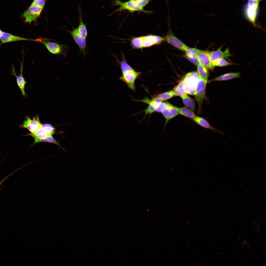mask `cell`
<instances>
[{
  "mask_svg": "<svg viewBox=\"0 0 266 266\" xmlns=\"http://www.w3.org/2000/svg\"><path fill=\"white\" fill-rule=\"evenodd\" d=\"M201 78L197 72L188 73L184 77V88L185 93L191 95H194L197 83Z\"/></svg>",
  "mask_w": 266,
  "mask_h": 266,
  "instance_id": "1",
  "label": "cell"
},
{
  "mask_svg": "<svg viewBox=\"0 0 266 266\" xmlns=\"http://www.w3.org/2000/svg\"><path fill=\"white\" fill-rule=\"evenodd\" d=\"M259 2L248 0L244 8V14L247 18L256 26L255 21L259 8Z\"/></svg>",
  "mask_w": 266,
  "mask_h": 266,
  "instance_id": "2",
  "label": "cell"
},
{
  "mask_svg": "<svg viewBox=\"0 0 266 266\" xmlns=\"http://www.w3.org/2000/svg\"><path fill=\"white\" fill-rule=\"evenodd\" d=\"M141 73L134 70L122 72L120 79L124 82L129 88L133 91H135L136 88L135 85L136 80L138 78Z\"/></svg>",
  "mask_w": 266,
  "mask_h": 266,
  "instance_id": "3",
  "label": "cell"
},
{
  "mask_svg": "<svg viewBox=\"0 0 266 266\" xmlns=\"http://www.w3.org/2000/svg\"><path fill=\"white\" fill-rule=\"evenodd\" d=\"M43 8L31 5L21 15V17L23 18L24 22L26 23H31L35 21L39 17Z\"/></svg>",
  "mask_w": 266,
  "mask_h": 266,
  "instance_id": "4",
  "label": "cell"
},
{
  "mask_svg": "<svg viewBox=\"0 0 266 266\" xmlns=\"http://www.w3.org/2000/svg\"><path fill=\"white\" fill-rule=\"evenodd\" d=\"M113 4L114 6L118 5L119 8L116 10L114 13L119 11L121 12L124 10H128L130 12L133 13L136 11H142L144 13H150L151 11H146L137 6L133 2L129 0V1L122 2L120 0H114Z\"/></svg>",
  "mask_w": 266,
  "mask_h": 266,
  "instance_id": "5",
  "label": "cell"
},
{
  "mask_svg": "<svg viewBox=\"0 0 266 266\" xmlns=\"http://www.w3.org/2000/svg\"><path fill=\"white\" fill-rule=\"evenodd\" d=\"M42 125L38 116H37L33 117L32 119L29 116H25V120L19 127L20 128L27 129L31 133H33L41 128Z\"/></svg>",
  "mask_w": 266,
  "mask_h": 266,
  "instance_id": "6",
  "label": "cell"
},
{
  "mask_svg": "<svg viewBox=\"0 0 266 266\" xmlns=\"http://www.w3.org/2000/svg\"><path fill=\"white\" fill-rule=\"evenodd\" d=\"M35 41L43 44L50 53L53 54L63 53L65 49V46L55 42L50 41L47 39H36Z\"/></svg>",
  "mask_w": 266,
  "mask_h": 266,
  "instance_id": "7",
  "label": "cell"
},
{
  "mask_svg": "<svg viewBox=\"0 0 266 266\" xmlns=\"http://www.w3.org/2000/svg\"><path fill=\"white\" fill-rule=\"evenodd\" d=\"M69 32L75 43L79 48L80 53H82L83 55L85 56L88 53L86 47V39L79 34L76 28H73L72 31H69Z\"/></svg>",
  "mask_w": 266,
  "mask_h": 266,
  "instance_id": "8",
  "label": "cell"
},
{
  "mask_svg": "<svg viewBox=\"0 0 266 266\" xmlns=\"http://www.w3.org/2000/svg\"><path fill=\"white\" fill-rule=\"evenodd\" d=\"M207 83V82L200 78L199 80L196 87L194 95L199 110L200 109L204 97Z\"/></svg>",
  "mask_w": 266,
  "mask_h": 266,
  "instance_id": "9",
  "label": "cell"
},
{
  "mask_svg": "<svg viewBox=\"0 0 266 266\" xmlns=\"http://www.w3.org/2000/svg\"><path fill=\"white\" fill-rule=\"evenodd\" d=\"M166 35L165 37V41L177 49L185 51L188 47L173 33L170 28Z\"/></svg>",
  "mask_w": 266,
  "mask_h": 266,
  "instance_id": "10",
  "label": "cell"
},
{
  "mask_svg": "<svg viewBox=\"0 0 266 266\" xmlns=\"http://www.w3.org/2000/svg\"><path fill=\"white\" fill-rule=\"evenodd\" d=\"M223 46H221L217 50L210 51V57L212 63L215 67L216 66L218 61L222 58H226L228 59V57L231 56L229 49L227 48L224 51H222L221 50Z\"/></svg>",
  "mask_w": 266,
  "mask_h": 266,
  "instance_id": "11",
  "label": "cell"
},
{
  "mask_svg": "<svg viewBox=\"0 0 266 266\" xmlns=\"http://www.w3.org/2000/svg\"><path fill=\"white\" fill-rule=\"evenodd\" d=\"M210 52V51L200 50L197 55V58L199 63L207 69L213 70L214 66L211 61Z\"/></svg>",
  "mask_w": 266,
  "mask_h": 266,
  "instance_id": "12",
  "label": "cell"
},
{
  "mask_svg": "<svg viewBox=\"0 0 266 266\" xmlns=\"http://www.w3.org/2000/svg\"><path fill=\"white\" fill-rule=\"evenodd\" d=\"M24 56L23 55L22 61L20 63V73L19 75L18 76L16 74L15 71L14 66L13 65H12V71L11 74L16 77L17 84L21 91L22 95L23 96H25L26 94L25 91V85L26 84V82L23 75Z\"/></svg>",
  "mask_w": 266,
  "mask_h": 266,
  "instance_id": "13",
  "label": "cell"
},
{
  "mask_svg": "<svg viewBox=\"0 0 266 266\" xmlns=\"http://www.w3.org/2000/svg\"><path fill=\"white\" fill-rule=\"evenodd\" d=\"M161 113L165 119L164 130L169 121L179 114V108L171 104Z\"/></svg>",
  "mask_w": 266,
  "mask_h": 266,
  "instance_id": "14",
  "label": "cell"
},
{
  "mask_svg": "<svg viewBox=\"0 0 266 266\" xmlns=\"http://www.w3.org/2000/svg\"><path fill=\"white\" fill-rule=\"evenodd\" d=\"M0 45L5 43L20 41H35V39L25 38L4 32L2 36L0 38Z\"/></svg>",
  "mask_w": 266,
  "mask_h": 266,
  "instance_id": "15",
  "label": "cell"
},
{
  "mask_svg": "<svg viewBox=\"0 0 266 266\" xmlns=\"http://www.w3.org/2000/svg\"><path fill=\"white\" fill-rule=\"evenodd\" d=\"M197 124L204 128L210 129L214 132L217 131L222 134L223 133L212 126L204 118L196 116L192 119Z\"/></svg>",
  "mask_w": 266,
  "mask_h": 266,
  "instance_id": "16",
  "label": "cell"
},
{
  "mask_svg": "<svg viewBox=\"0 0 266 266\" xmlns=\"http://www.w3.org/2000/svg\"><path fill=\"white\" fill-rule=\"evenodd\" d=\"M152 102L149 104L146 109L144 111L145 112V117L148 114L150 115L151 114L155 111V110L158 105L163 101L160 99L155 96L152 98Z\"/></svg>",
  "mask_w": 266,
  "mask_h": 266,
  "instance_id": "17",
  "label": "cell"
},
{
  "mask_svg": "<svg viewBox=\"0 0 266 266\" xmlns=\"http://www.w3.org/2000/svg\"><path fill=\"white\" fill-rule=\"evenodd\" d=\"M79 24L76 28L79 34L83 37L86 39L88 33L86 27L84 24L82 16L81 8L79 7Z\"/></svg>",
  "mask_w": 266,
  "mask_h": 266,
  "instance_id": "18",
  "label": "cell"
},
{
  "mask_svg": "<svg viewBox=\"0 0 266 266\" xmlns=\"http://www.w3.org/2000/svg\"><path fill=\"white\" fill-rule=\"evenodd\" d=\"M26 135H30L33 138L43 139L51 135L48 130L45 126L42 125V127L34 133H31Z\"/></svg>",
  "mask_w": 266,
  "mask_h": 266,
  "instance_id": "19",
  "label": "cell"
},
{
  "mask_svg": "<svg viewBox=\"0 0 266 266\" xmlns=\"http://www.w3.org/2000/svg\"><path fill=\"white\" fill-rule=\"evenodd\" d=\"M240 72L226 73L213 79L210 81H226L234 78H240Z\"/></svg>",
  "mask_w": 266,
  "mask_h": 266,
  "instance_id": "20",
  "label": "cell"
},
{
  "mask_svg": "<svg viewBox=\"0 0 266 266\" xmlns=\"http://www.w3.org/2000/svg\"><path fill=\"white\" fill-rule=\"evenodd\" d=\"M184 105L194 112L195 109V101L186 94L181 97Z\"/></svg>",
  "mask_w": 266,
  "mask_h": 266,
  "instance_id": "21",
  "label": "cell"
},
{
  "mask_svg": "<svg viewBox=\"0 0 266 266\" xmlns=\"http://www.w3.org/2000/svg\"><path fill=\"white\" fill-rule=\"evenodd\" d=\"M197 72L200 77L207 82L209 73L207 69L199 63L197 65Z\"/></svg>",
  "mask_w": 266,
  "mask_h": 266,
  "instance_id": "22",
  "label": "cell"
},
{
  "mask_svg": "<svg viewBox=\"0 0 266 266\" xmlns=\"http://www.w3.org/2000/svg\"><path fill=\"white\" fill-rule=\"evenodd\" d=\"M184 82L183 79L173 90L174 96L181 97L186 94L184 89Z\"/></svg>",
  "mask_w": 266,
  "mask_h": 266,
  "instance_id": "23",
  "label": "cell"
},
{
  "mask_svg": "<svg viewBox=\"0 0 266 266\" xmlns=\"http://www.w3.org/2000/svg\"><path fill=\"white\" fill-rule=\"evenodd\" d=\"M179 114L193 119L197 116L193 111L186 107L179 108Z\"/></svg>",
  "mask_w": 266,
  "mask_h": 266,
  "instance_id": "24",
  "label": "cell"
},
{
  "mask_svg": "<svg viewBox=\"0 0 266 266\" xmlns=\"http://www.w3.org/2000/svg\"><path fill=\"white\" fill-rule=\"evenodd\" d=\"M200 50L196 48L188 47L184 51L185 54L183 56V57L190 58H197V55Z\"/></svg>",
  "mask_w": 266,
  "mask_h": 266,
  "instance_id": "25",
  "label": "cell"
},
{
  "mask_svg": "<svg viewBox=\"0 0 266 266\" xmlns=\"http://www.w3.org/2000/svg\"><path fill=\"white\" fill-rule=\"evenodd\" d=\"M143 36L134 37L131 40V44L134 48H143Z\"/></svg>",
  "mask_w": 266,
  "mask_h": 266,
  "instance_id": "26",
  "label": "cell"
},
{
  "mask_svg": "<svg viewBox=\"0 0 266 266\" xmlns=\"http://www.w3.org/2000/svg\"><path fill=\"white\" fill-rule=\"evenodd\" d=\"M33 138L34 140L33 145L39 142H48L55 144L63 149L61 147L59 144L54 139L52 135L49 136L46 138L43 139L39 138L36 137Z\"/></svg>",
  "mask_w": 266,
  "mask_h": 266,
  "instance_id": "27",
  "label": "cell"
},
{
  "mask_svg": "<svg viewBox=\"0 0 266 266\" xmlns=\"http://www.w3.org/2000/svg\"><path fill=\"white\" fill-rule=\"evenodd\" d=\"M174 96H175L173 90L159 94L156 96L163 101L169 99Z\"/></svg>",
  "mask_w": 266,
  "mask_h": 266,
  "instance_id": "28",
  "label": "cell"
},
{
  "mask_svg": "<svg viewBox=\"0 0 266 266\" xmlns=\"http://www.w3.org/2000/svg\"><path fill=\"white\" fill-rule=\"evenodd\" d=\"M122 59L120 63V65L122 72L134 70L128 64L122 54Z\"/></svg>",
  "mask_w": 266,
  "mask_h": 266,
  "instance_id": "29",
  "label": "cell"
},
{
  "mask_svg": "<svg viewBox=\"0 0 266 266\" xmlns=\"http://www.w3.org/2000/svg\"><path fill=\"white\" fill-rule=\"evenodd\" d=\"M143 48L149 47L154 45L152 39V35L143 36Z\"/></svg>",
  "mask_w": 266,
  "mask_h": 266,
  "instance_id": "30",
  "label": "cell"
},
{
  "mask_svg": "<svg viewBox=\"0 0 266 266\" xmlns=\"http://www.w3.org/2000/svg\"><path fill=\"white\" fill-rule=\"evenodd\" d=\"M168 102L165 101L161 102L156 108L155 111L158 113H162L170 105Z\"/></svg>",
  "mask_w": 266,
  "mask_h": 266,
  "instance_id": "31",
  "label": "cell"
},
{
  "mask_svg": "<svg viewBox=\"0 0 266 266\" xmlns=\"http://www.w3.org/2000/svg\"><path fill=\"white\" fill-rule=\"evenodd\" d=\"M234 64L227 61L224 58H222L218 61L216 66L223 67Z\"/></svg>",
  "mask_w": 266,
  "mask_h": 266,
  "instance_id": "32",
  "label": "cell"
},
{
  "mask_svg": "<svg viewBox=\"0 0 266 266\" xmlns=\"http://www.w3.org/2000/svg\"><path fill=\"white\" fill-rule=\"evenodd\" d=\"M46 0H34L31 5L44 8Z\"/></svg>",
  "mask_w": 266,
  "mask_h": 266,
  "instance_id": "33",
  "label": "cell"
},
{
  "mask_svg": "<svg viewBox=\"0 0 266 266\" xmlns=\"http://www.w3.org/2000/svg\"><path fill=\"white\" fill-rule=\"evenodd\" d=\"M150 0H140L136 5L140 8L143 9V8L149 2Z\"/></svg>",
  "mask_w": 266,
  "mask_h": 266,
  "instance_id": "34",
  "label": "cell"
},
{
  "mask_svg": "<svg viewBox=\"0 0 266 266\" xmlns=\"http://www.w3.org/2000/svg\"><path fill=\"white\" fill-rule=\"evenodd\" d=\"M4 32L2 31L1 29H0V38L3 35Z\"/></svg>",
  "mask_w": 266,
  "mask_h": 266,
  "instance_id": "35",
  "label": "cell"
},
{
  "mask_svg": "<svg viewBox=\"0 0 266 266\" xmlns=\"http://www.w3.org/2000/svg\"><path fill=\"white\" fill-rule=\"evenodd\" d=\"M131 1L135 3V4L136 3L140 0H130Z\"/></svg>",
  "mask_w": 266,
  "mask_h": 266,
  "instance_id": "36",
  "label": "cell"
},
{
  "mask_svg": "<svg viewBox=\"0 0 266 266\" xmlns=\"http://www.w3.org/2000/svg\"><path fill=\"white\" fill-rule=\"evenodd\" d=\"M10 175H9L8 176H7V177H6L5 178H4V179H3V180H2V181H1V182H0V184H1V183H2V182H3V181H4V180H5V179H7V178H8V177H9V176H10Z\"/></svg>",
  "mask_w": 266,
  "mask_h": 266,
  "instance_id": "37",
  "label": "cell"
},
{
  "mask_svg": "<svg viewBox=\"0 0 266 266\" xmlns=\"http://www.w3.org/2000/svg\"><path fill=\"white\" fill-rule=\"evenodd\" d=\"M255 0L256 1H258V2H259V1H261V0Z\"/></svg>",
  "mask_w": 266,
  "mask_h": 266,
  "instance_id": "38",
  "label": "cell"
}]
</instances>
